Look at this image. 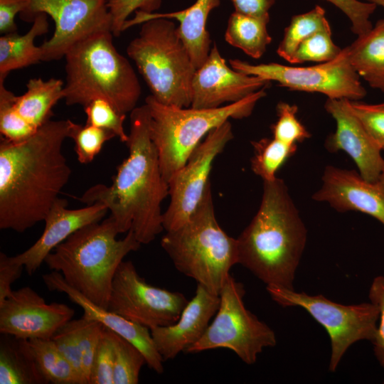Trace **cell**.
Returning a JSON list of instances; mask_svg holds the SVG:
<instances>
[{"mask_svg": "<svg viewBox=\"0 0 384 384\" xmlns=\"http://www.w3.org/2000/svg\"><path fill=\"white\" fill-rule=\"evenodd\" d=\"M70 119H50L29 138L0 142V228L23 233L44 220L69 181L63 153Z\"/></svg>", "mask_w": 384, "mask_h": 384, "instance_id": "obj_1", "label": "cell"}, {"mask_svg": "<svg viewBox=\"0 0 384 384\" xmlns=\"http://www.w3.org/2000/svg\"><path fill=\"white\" fill-rule=\"evenodd\" d=\"M125 144L128 156L117 166L112 183L94 185L78 199L87 205L104 203L119 233L132 230L141 244H149L164 230L161 204L169 196V186L150 137L145 104L130 112Z\"/></svg>", "mask_w": 384, "mask_h": 384, "instance_id": "obj_2", "label": "cell"}, {"mask_svg": "<svg viewBox=\"0 0 384 384\" xmlns=\"http://www.w3.org/2000/svg\"><path fill=\"white\" fill-rule=\"evenodd\" d=\"M237 240L239 264L266 286L294 289L307 230L283 179L263 181L260 207Z\"/></svg>", "mask_w": 384, "mask_h": 384, "instance_id": "obj_3", "label": "cell"}, {"mask_svg": "<svg viewBox=\"0 0 384 384\" xmlns=\"http://www.w3.org/2000/svg\"><path fill=\"white\" fill-rule=\"evenodd\" d=\"M119 232L111 216L79 229L46 257L48 267L60 272L70 287L95 304L108 309L116 271L124 257L141 243L129 230Z\"/></svg>", "mask_w": 384, "mask_h": 384, "instance_id": "obj_4", "label": "cell"}, {"mask_svg": "<svg viewBox=\"0 0 384 384\" xmlns=\"http://www.w3.org/2000/svg\"><path fill=\"white\" fill-rule=\"evenodd\" d=\"M113 36L112 31L93 34L65 55L63 99L68 105L84 107L103 98L124 114L137 107L141 85L129 61L116 49Z\"/></svg>", "mask_w": 384, "mask_h": 384, "instance_id": "obj_5", "label": "cell"}, {"mask_svg": "<svg viewBox=\"0 0 384 384\" xmlns=\"http://www.w3.org/2000/svg\"><path fill=\"white\" fill-rule=\"evenodd\" d=\"M161 245L178 272L219 295L230 269L238 263V249L237 238L217 221L210 182L188 220L166 231Z\"/></svg>", "mask_w": 384, "mask_h": 384, "instance_id": "obj_6", "label": "cell"}, {"mask_svg": "<svg viewBox=\"0 0 384 384\" xmlns=\"http://www.w3.org/2000/svg\"><path fill=\"white\" fill-rule=\"evenodd\" d=\"M264 87L244 99L217 108L178 107L159 102L149 95V129L156 149L161 171L169 183L173 176L213 129L230 119L249 117L257 103L267 95Z\"/></svg>", "mask_w": 384, "mask_h": 384, "instance_id": "obj_7", "label": "cell"}, {"mask_svg": "<svg viewBox=\"0 0 384 384\" xmlns=\"http://www.w3.org/2000/svg\"><path fill=\"white\" fill-rule=\"evenodd\" d=\"M127 53L159 102L191 107L196 68L171 19L156 17L142 23Z\"/></svg>", "mask_w": 384, "mask_h": 384, "instance_id": "obj_8", "label": "cell"}, {"mask_svg": "<svg viewBox=\"0 0 384 384\" xmlns=\"http://www.w3.org/2000/svg\"><path fill=\"white\" fill-rule=\"evenodd\" d=\"M245 294L244 285L230 275L219 294L220 304L213 321L184 352L228 348L252 365L264 348L274 347L277 344L274 331L245 307Z\"/></svg>", "mask_w": 384, "mask_h": 384, "instance_id": "obj_9", "label": "cell"}, {"mask_svg": "<svg viewBox=\"0 0 384 384\" xmlns=\"http://www.w3.org/2000/svg\"><path fill=\"white\" fill-rule=\"evenodd\" d=\"M273 301L282 307H301L327 332L331 343L329 370L335 372L353 343L372 341L379 321V310L372 302L345 305L324 295H310L277 286H267Z\"/></svg>", "mask_w": 384, "mask_h": 384, "instance_id": "obj_10", "label": "cell"}, {"mask_svg": "<svg viewBox=\"0 0 384 384\" xmlns=\"http://www.w3.org/2000/svg\"><path fill=\"white\" fill-rule=\"evenodd\" d=\"M231 68L239 72L274 81L290 90L319 92L331 99L359 100L367 94L359 75L351 66L348 47L333 60L312 66L299 67L277 63L251 64L230 59Z\"/></svg>", "mask_w": 384, "mask_h": 384, "instance_id": "obj_11", "label": "cell"}, {"mask_svg": "<svg viewBox=\"0 0 384 384\" xmlns=\"http://www.w3.org/2000/svg\"><path fill=\"white\" fill-rule=\"evenodd\" d=\"M108 1L26 0L21 14L23 21H33L43 13L55 23L53 36L40 46L42 61L60 60L79 41L97 33L112 31Z\"/></svg>", "mask_w": 384, "mask_h": 384, "instance_id": "obj_12", "label": "cell"}, {"mask_svg": "<svg viewBox=\"0 0 384 384\" xmlns=\"http://www.w3.org/2000/svg\"><path fill=\"white\" fill-rule=\"evenodd\" d=\"M188 302L181 292L147 283L131 261H122L113 279L108 310L151 329L174 324Z\"/></svg>", "mask_w": 384, "mask_h": 384, "instance_id": "obj_13", "label": "cell"}, {"mask_svg": "<svg viewBox=\"0 0 384 384\" xmlns=\"http://www.w3.org/2000/svg\"><path fill=\"white\" fill-rule=\"evenodd\" d=\"M233 138L229 120L212 129L170 179V203L163 213V226L166 231L175 230L188 220L210 183L209 176L214 160Z\"/></svg>", "mask_w": 384, "mask_h": 384, "instance_id": "obj_14", "label": "cell"}, {"mask_svg": "<svg viewBox=\"0 0 384 384\" xmlns=\"http://www.w3.org/2000/svg\"><path fill=\"white\" fill-rule=\"evenodd\" d=\"M75 311L63 303H46L29 287L13 290L0 303V333L21 339L51 338L54 333L71 320Z\"/></svg>", "mask_w": 384, "mask_h": 384, "instance_id": "obj_15", "label": "cell"}, {"mask_svg": "<svg viewBox=\"0 0 384 384\" xmlns=\"http://www.w3.org/2000/svg\"><path fill=\"white\" fill-rule=\"evenodd\" d=\"M270 82L228 66L214 43L206 60L194 73L191 107L211 109L234 103L268 87Z\"/></svg>", "mask_w": 384, "mask_h": 384, "instance_id": "obj_16", "label": "cell"}, {"mask_svg": "<svg viewBox=\"0 0 384 384\" xmlns=\"http://www.w3.org/2000/svg\"><path fill=\"white\" fill-rule=\"evenodd\" d=\"M324 109L334 118L336 126V131L326 139V149L331 153L346 152L363 178L378 181L384 168L381 150L353 112L350 100L327 98Z\"/></svg>", "mask_w": 384, "mask_h": 384, "instance_id": "obj_17", "label": "cell"}, {"mask_svg": "<svg viewBox=\"0 0 384 384\" xmlns=\"http://www.w3.org/2000/svg\"><path fill=\"white\" fill-rule=\"evenodd\" d=\"M312 199L327 203L341 213H365L384 226V186L378 181L366 180L356 171L326 166L321 186Z\"/></svg>", "mask_w": 384, "mask_h": 384, "instance_id": "obj_18", "label": "cell"}, {"mask_svg": "<svg viewBox=\"0 0 384 384\" xmlns=\"http://www.w3.org/2000/svg\"><path fill=\"white\" fill-rule=\"evenodd\" d=\"M68 201L58 198L47 213L41 237L29 248L12 256L23 265L29 275L33 274L46 257L58 245L82 227L101 221L109 211L102 203L96 202L78 209L68 208Z\"/></svg>", "mask_w": 384, "mask_h": 384, "instance_id": "obj_19", "label": "cell"}, {"mask_svg": "<svg viewBox=\"0 0 384 384\" xmlns=\"http://www.w3.org/2000/svg\"><path fill=\"white\" fill-rule=\"evenodd\" d=\"M220 304L219 295L197 284L194 297L188 301L178 319L173 324L150 329L158 352L164 361L174 359L180 352L198 341Z\"/></svg>", "mask_w": 384, "mask_h": 384, "instance_id": "obj_20", "label": "cell"}, {"mask_svg": "<svg viewBox=\"0 0 384 384\" xmlns=\"http://www.w3.org/2000/svg\"><path fill=\"white\" fill-rule=\"evenodd\" d=\"M42 278L50 291L65 293L73 302L79 305L84 311L82 316L99 321L137 346L144 354L150 369L159 374L164 372V361L156 348L149 328L95 304L67 284L58 272L45 274Z\"/></svg>", "mask_w": 384, "mask_h": 384, "instance_id": "obj_21", "label": "cell"}, {"mask_svg": "<svg viewBox=\"0 0 384 384\" xmlns=\"http://www.w3.org/2000/svg\"><path fill=\"white\" fill-rule=\"evenodd\" d=\"M220 4V0H196L188 8L171 13L139 12L137 20L139 23L156 17L177 20L179 22L178 33L187 47L197 69L205 62L211 49V40L206 29L208 16Z\"/></svg>", "mask_w": 384, "mask_h": 384, "instance_id": "obj_22", "label": "cell"}, {"mask_svg": "<svg viewBox=\"0 0 384 384\" xmlns=\"http://www.w3.org/2000/svg\"><path fill=\"white\" fill-rule=\"evenodd\" d=\"M347 47L356 73L372 88L384 92V18Z\"/></svg>", "mask_w": 384, "mask_h": 384, "instance_id": "obj_23", "label": "cell"}, {"mask_svg": "<svg viewBox=\"0 0 384 384\" xmlns=\"http://www.w3.org/2000/svg\"><path fill=\"white\" fill-rule=\"evenodd\" d=\"M47 15L38 14L28 31L23 35L16 32L0 37V80H4L12 70L28 67L42 61L40 46L34 43L35 38L48 31Z\"/></svg>", "mask_w": 384, "mask_h": 384, "instance_id": "obj_24", "label": "cell"}, {"mask_svg": "<svg viewBox=\"0 0 384 384\" xmlns=\"http://www.w3.org/2000/svg\"><path fill=\"white\" fill-rule=\"evenodd\" d=\"M1 384H47L31 353L26 339L1 334Z\"/></svg>", "mask_w": 384, "mask_h": 384, "instance_id": "obj_25", "label": "cell"}, {"mask_svg": "<svg viewBox=\"0 0 384 384\" xmlns=\"http://www.w3.org/2000/svg\"><path fill=\"white\" fill-rule=\"evenodd\" d=\"M62 80L32 78L26 84V91L16 98L15 106L20 115L36 129L50 119L52 109L63 99Z\"/></svg>", "mask_w": 384, "mask_h": 384, "instance_id": "obj_26", "label": "cell"}, {"mask_svg": "<svg viewBox=\"0 0 384 384\" xmlns=\"http://www.w3.org/2000/svg\"><path fill=\"white\" fill-rule=\"evenodd\" d=\"M270 18H258L234 11L230 14L225 40L252 58H260L272 42L267 29Z\"/></svg>", "mask_w": 384, "mask_h": 384, "instance_id": "obj_27", "label": "cell"}, {"mask_svg": "<svg viewBox=\"0 0 384 384\" xmlns=\"http://www.w3.org/2000/svg\"><path fill=\"white\" fill-rule=\"evenodd\" d=\"M27 341L38 368L47 383L83 384L78 373L51 338H33Z\"/></svg>", "mask_w": 384, "mask_h": 384, "instance_id": "obj_28", "label": "cell"}, {"mask_svg": "<svg viewBox=\"0 0 384 384\" xmlns=\"http://www.w3.org/2000/svg\"><path fill=\"white\" fill-rule=\"evenodd\" d=\"M330 28L326 11L319 5L306 13L294 15L284 29L282 39L277 48V53L290 63L302 42L319 31Z\"/></svg>", "mask_w": 384, "mask_h": 384, "instance_id": "obj_29", "label": "cell"}, {"mask_svg": "<svg viewBox=\"0 0 384 384\" xmlns=\"http://www.w3.org/2000/svg\"><path fill=\"white\" fill-rule=\"evenodd\" d=\"M251 144L254 151L251 169L263 181L277 178L278 170L297 149V145H290L274 137L262 138Z\"/></svg>", "mask_w": 384, "mask_h": 384, "instance_id": "obj_30", "label": "cell"}, {"mask_svg": "<svg viewBox=\"0 0 384 384\" xmlns=\"http://www.w3.org/2000/svg\"><path fill=\"white\" fill-rule=\"evenodd\" d=\"M114 347L113 384H137L146 359L133 343L109 329Z\"/></svg>", "mask_w": 384, "mask_h": 384, "instance_id": "obj_31", "label": "cell"}, {"mask_svg": "<svg viewBox=\"0 0 384 384\" xmlns=\"http://www.w3.org/2000/svg\"><path fill=\"white\" fill-rule=\"evenodd\" d=\"M16 95L0 80V132L1 138L11 142H19L32 136L36 129L26 122L17 111Z\"/></svg>", "mask_w": 384, "mask_h": 384, "instance_id": "obj_32", "label": "cell"}, {"mask_svg": "<svg viewBox=\"0 0 384 384\" xmlns=\"http://www.w3.org/2000/svg\"><path fill=\"white\" fill-rule=\"evenodd\" d=\"M110 131L89 124L82 125L72 121L69 138L75 142V151L78 161L83 164L91 163L100 153L104 144L114 138Z\"/></svg>", "mask_w": 384, "mask_h": 384, "instance_id": "obj_33", "label": "cell"}, {"mask_svg": "<svg viewBox=\"0 0 384 384\" xmlns=\"http://www.w3.org/2000/svg\"><path fill=\"white\" fill-rule=\"evenodd\" d=\"M341 50L332 40L331 28L321 30L299 45L289 63H326L335 59Z\"/></svg>", "mask_w": 384, "mask_h": 384, "instance_id": "obj_34", "label": "cell"}, {"mask_svg": "<svg viewBox=\"0 0 384 384\" xmlns=\"http://www.w3.org/2000/svg\"><path fill=\"white\" fill-rule=\"evenodd\" d=\"M86 123L109 130L121 142H126L128 134L124 130L126 114L119 112L108 100L97 98L83 107Z\"/></svg>", "mask_w": 384, "mask_h": 384, "instance_id": "obj_35", "label": "cell"}, {"mask_svg": "<svg viewBox=\"0 0 384 384\" xmlns=\"http://www.w3.org/2000/svg\"><path fill=\"white\" fill-rule=\"evenodd\" d=\"M277 119L271 126L272 137L290 145H297L311 137L310 132L297 117L298 107L279 102L276 107Z\"/></svg>", "mask_w": 384, "mask_h": 384, "instance_id": "obj_36", "label": "cell"}, {"mask_svg": "<svg viewBox=\"0 0 384 384\" xmlns=\"http://www.w3.org/2000/svg\"><path fill=\"white\" fill-rule=\"evenodd\" d=\"M77 336L85 384H90L91 370L105 326L82 316L76 319Z\"/></svg>", "mask_w": 384, "mask_h": 384, "instance_id": "obj_37", "label": "cell"}, {"mask_svg": "<svg viewBox=\"0 0 384 384\" xmlns=\"http://www.w3.org/2000/svg\"><path fill=\"white\" fill-rule=\"evenodd\" d=\"M350 106L375 144L384 150V102L368 104L350 100Z\"/></svg>", "mask_w": 384, "mask_h": 384, "instance_id": "obj_38", "label": "cell"}, {"mask_svg": "<svg viewBox=\"0 0 384 384\" xmlns=\"http://www.w3.org/2000/svg\"><path fill=\"white\" fill-rule=\"evenodd\" d=\"M114 347L109 329L104 327L95 356L90 384H113Z\"/></svg>", "mask_w": 384, "mask_h": 384, "instance_id": "obj_39", "label": "cell"}, {"mask_svg": "<svg viewBox=\"0 0 384 384\" xmlns=\"http://www.w3.org/2000/svg\"><path fill=\"white\" fill-rule=\"evenodd\" d=\"M340 9L350 20L351 30L357 36L365 34L372 28L370 18L377 5L359 0H326Z\"/></svg>", "mask_w": 384, "mask_h": 384, "instance_id": "obj_40", "label": "cell"}, {"mask_svg": "<svg viewBox=\"0 0 384 384\" xmlns=\"http://www.w3.org/2000/svg\"><path fill=\"white\" fill-rule=\"evenodd\" d=\"M51 339L59 351L74 368L85 384L77 336L76 319H71L61 326L53 335Z\"/></svg>", "mask_w": 384, "mask_h": 384, "instance_id": "obj_41", "label": "cell"}, {"mask_svg": "<svg viewBox=\"0 0 384 384\" xmlns=\"http://www.w3.org/2000/svg\"><path fill=\"white\" fill-rule=\"evenodd\" d=\"M161 0H109L108 7L112 16V32L119 36L128 17L137 11L153 13L158 9Z\"/></svg>", "mask_w": 384, "mask_h": 384, "instance_id": "obj_42", "label": "cell"}, {"mask_svg": "<svg viewBox=\"0 0 384 384\" xmlns=\"http://www.w3.org/2000/svg\"><path fill=\"white\" fill-rule=\"evenodd\" d=\"M368 299L379 310V323L371 341L376 360L384 368V276L373 278L368 290Z\"/></svg>", "mask_w": 384, "mask_h": 384, "instance_id": "obj_43", "label": "cell"}, {"mask_svg": "<svg viewBox=\"0 0 384 384\" xmlns=\"http://www.w3.org/2000/svg\"><path fill=\"white\" fill-rule=\"evenodd\" d=\"M23 265L14 261L12 257L0 253V303L11 294V284L21 275Z\"/></svg>", "mask_w": 384, "mask_h": 384, "instance_id": "obj_44", "label": "cell"}, {"mask_svg": "<svg viewBox=\"0 0 384 384\" xmlns=\"http://www.w3.org/2000/svg\"><path fill=\"white\" fill-rule=\"evenodd\" d=\"M26 0H0V32L8 34L16 32L15 23L16 14H21L26 8Z\"/></svg>", "mask_w": 384, "mask_h": 384, "instance_id": "obj_45", "label": "cell"}, {"mask_svg": "<svg viewBox=\"0 0 384 384\" xmlns=\"http://www.w3.org/2000/svg\"><path fill=\"white\" fill-rule=\"evenodd\" d=\"M235 11L239 14L258 17L270 18L269 11L275 0H230Z\"/></svg>", "mask_w": 384, "mask_h": 384, "instance_id": "obj_46", "label": "cell"}, {"mask_svg": "<svg viewBox=\"0 0 384 384\" xmlns=\"http://www.w3.org/2000/svg\"><path fill=\"white\" fill-rule=\"evenodd\" d=\"M365 1L373 3L377 6H380L384 8V0H363Z\"/></svg>", "mask_w": 384, "mask_h": 384, "instance_id": "obj_47", "label": "cell"}, {"mask_svg": "<svg viewBox=\"0 0 384 384\" xmlns=\"http://www.w3.org/2000/svg\"><path fill=\"white\" fill-rule=\"evenodd\" d=\"M378 181L384 186V168L380 175V177L378 178Z\"/></svg>", "mask_w": 384, "mask_h": 384, "instance_id": "obj_48", "label": "cell"}]
</instances>
